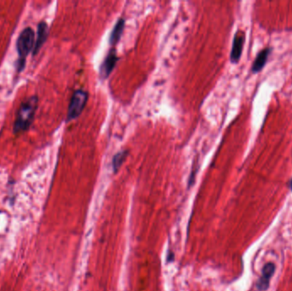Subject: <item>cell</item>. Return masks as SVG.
I'll list each match as a JSON object with an SVG mask.
<instances>
[{
    "label": "cell",
    "instance_id": "cell-1",
    "mask_svg": "<svg viewBox=\"0 0 292 291\" xmlns=\"http://www.w3.org/2000/svg\"><path fill=\"white\" fill-rule=\"evenodd\" d=\"M39 105L38 96H31L22 101L16 113V120L13 126L14 134L25 133L30 128Z\"/></svg>",
    "mask_w": 292,
    "mask_h": 291
},
{
    "label": "cell",
    "instance_id": "cell-2",
    "mask_svg": "<svg viewBox=\"0 0 292 291\" xmlns=\"http://www.w3.org/2000/svg\"><path fill=\"white\" fill-rule=\"evenodd\" d=\"M35 31L30 27L22 30L16 40V51L18 58L16 60V69L18 73L24 70L26 67V60L29 53L33 52L35 47Z\"/></svg>",
    "mask_w": 292,
    "mask_h": 291
},
{
    "label": "cell",
    "instance_id": "cell-3",
    "mask_svg": "<svg viewBox=\"0 0 292 291\" xmlns=\"http://www.w3.org/2000/svg\"><path fill=\"white\" fill-rule=\"evenodd\" d=\"M87 100L88 93L86 91L79 89L73 93L68 108L67 121H73L81 115L87 105Z\"/></svg>",
    "mask_w": 292,
    "mask_h": 291
},
{
    "label": "cell",
    "instance_id": "cell-4",
    "mask_svg": "<svg viewBox=\"0 0 292 291\" xmlns=\"http://www.w3.org/2000/svg\"><path fill=\"white\" fill-rule=\"evenodd\" d=\"M119 57L116 53V50L111 48L108 54L106 55L102 64L100 65L99 75L103 79H107L111 74L116 63L118 62Z\"/></svg>",
    "mask_w": 292,
    "mask_h": 291
},
{
    "label": "cell",
    "instance_id": "cell-5",
    "mask_svg": "<svg viewBox=\"0 0 292 291\" xmlns=\"http://www.w3.org/2000/svg\"><path fill=\"white\" fill-rule=\"evenodd\" d=\"M244 41H245V34L241 30L237 31L233 38V47L231 50L230 60L233 63H238L240 62Z\"/></svg>",
    "mask_w": 292,
    "mask_h": 291
},
{
    "label": "cell",
    "instance_id": "cell-6",
    "mask_svg": "<svg viewBox=\"0 0 292 291\" xmlns=\"http://www.w3.org/2000/svg\"><path fill=\"white\" fill-rule=\"evenodd\" d=\"M48 35H49L48 24L45 21H42L38 24L37 36H36L35 47H34V50H33V56H37L38 53L40 52L44 44L46 43V41H47Z\"/></svg>",
    "mask_w": 292,
    "mask_h": 291
},
{
    "label": "cell",
    "instance_id": "cell-7",
    "mask_svg": "<svg viewBox=\"0 0 292 291\" xmlns=\"http://www.w3.org/2000/svg\"><path fill=\"white\" fill-rule=\"evenodd\" d=\"M274 272H275V265L274 263L268 262L263 266L261 278L258 281V289L260 291H267L268 286H269L270 279H272V277L274 275Z\"/></svg>",
    "mask_w": 292,
    "mask_h": 291
},
{
    "label": "cell",
    "instance_id": "cell-8",
    "mask_svg": "<svg viewBox=\"0 0 292 291\" xmlns=\"http://www.w3.org/2000/svg\"><path fill=\"white\" fill-rule=\"evenodd\" d=\"M271 51H272V48L267 47V48H265V49L261 50L260 52L258 53L257 56L255 58V62H253L251 68L252 72L254 74L261 71V69L264 68L265 64L267 62L268 56L270 55Z\"/></svg>",
    "mask_w": 292,
    "mask_h": 291
},
{
    "label": "cell",
    "instance_id": "cell-9",
    "mask_svg": "<svg viewBox=\"0 0 292 291\" xmlns=\"http://www.w3.org/2000/svg\"><path fill=\"white\" fill-rule=\"evenodd\" d=\"M125 23H126V22H125L124 19L120 18L118 19V21L116 22L115 25L114 26L110 36H109V43L112 46H115L121 40L123 31H124Z\"/></svg>",
    "mask_w": 292,
    "mask_h": 291
},
{
    "label": "cell",
    "instance_id": "cell-10",
    "mask_svg": "<svg viewBox=\"0 0 292 291\" xmlns=\"http://www.w3.org/2000/svg\"><path fill=\"white\" fill-rule=\"evenodd\" d=\"M128 155V150H121V151H119L118 153H116L114 155L113 161H112V167H113V170L115 173H116L120 169V167H121L122 163L124 162Z\"/></svg>",
    "mask_w": 292,
    "mask_h": 291
},
{
    "label": "cell",
    "instance_id": "cell-11",
    "mask_svg": "<svg viewBox=\"0 0 292 291\" xmlns=\"http://www.w3.org/2000/svg\"><path fill=\"white\" fill-rule=\"evenodd\" d=\"M290 187H291V189L292 191V180H291V182H290Z\"/></svg>",
    "mask_w": 292,
    "mask_h": 291
}]
</instances>
